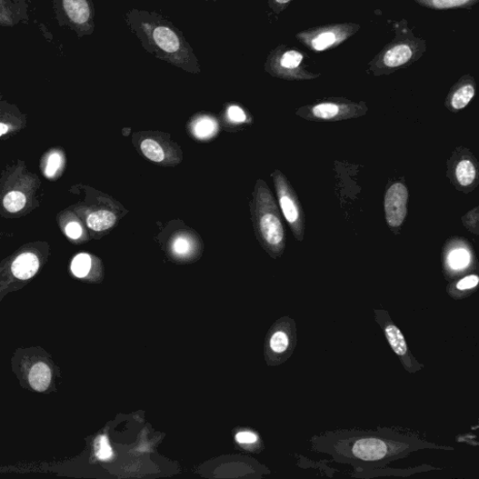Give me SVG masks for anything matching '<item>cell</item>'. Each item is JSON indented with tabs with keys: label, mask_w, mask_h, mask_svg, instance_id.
<instances>
[{
	"label": "cell",
	"mask_w": 479,
	"mask_h": 479,
	"mask_svg": "<svg viewBox=\"0 0 479 479\" xmlns=\"http://www.w3.org/2000/svg\"><path fill=\"white\" fill-rule=\"evenodd\" d=\"M191 133L199 140H209L218 133V123L210 115H200L191 124Z\"/></svg>",
	"instance_id": "cell-24"
},
{
	"label": "cell",
	"mask_w": 479,
	"mask_h": 479,
	"mask_svg": "<svg viewBox=\"0 0 479 479\" xmlns=\"http://www.w3.org/2000/svg\"><path fill=\"white\" fill-rule=\"evenodd\" d=\"M63 231L73 242L82 243L87 240V233L83 223L75 215H67L65 222H64Z\"/></svg>",
	"instance_id": "cell-27"
},
{
	"label": "cell",
	"mask_w": 479,
	"mask_h": 479,
	"mask_svg": "<svg viewBox=\"0 0 479 479\" xmlns=\"http://www.w3.org/2000/svg\"><path fill=\"white\" fill-rule=\"evenodd\" d=\"M420 6L434 11L464 9L472 10L479 0H414Z\"/></svg>",
	"instance_id": "cell-22"
},
{
	"label": "cell",
	"mask_w": 479,
	"mask_h": 479,
	"mask_svg": "<svg viewBox=\"0 0 479 479\" xmlns=\"http://www.w3.org/2000/svg\"><path fill=\"white\" fill-rule=\"evenodd\" d=\"M65 167V155L59 150H52L45 155L42 164L45 176L50 180L59 177Z\"/></svg>",
	"instance_id": "cell-25"
},
{
	"label": "cell",
	"mask_w": 479,
	"mask_h": 479,
	"mask_svg": "<svg viewBox=\"0 0 479 479\" xmlns=\"http://www.w3.org/2000/svg\"><path fill=\"white\" fill-rule=\"evenodd\" d=\"M311 443L316 452L328 454L335 462L355 468L385 466L423 449L454 450L423 441L417 435L398 434L388 428L375 432H330L313 437Z\"/></svg>",
	"instance_id": "cell-1"
},
{
	"label": "cell",
	"mask_w": 479,
	"mask_h": 479,
	"mask_svg": "<svg viewBox=\"0 0 479 479\" xmlns=\"http://www.w3.org/2000/svg\"><path fill=\"white\" fill-rule=\"evenodd\" d=\"M169 247L175 257L186 258L194 253L195 247H199V239L189 234H179L171 239Z\"/></svg>",
	"instance_id": "cell-23"
},
{
	"label": "cell",
	"mask_w": 479,
	"mask_h": 479,
	"mask_svg": "<svg viewBox=\"0 0 479 479\" xmlns=\"http://www.w3.org/2000/svg\"><path fill=\"white\" fill-rule=\"evenodd\" d=\"M296 344V328L287 331L278 330L274 333L270 339V348L274 354L282 355L292 354Z\"/></svg>",
	"instance_id": "cell-21"
},
{
	"label": "cell",
	"mask_w": 479,
	"mask_h": 479,
	"mask_svg": "<svg viewBox=\"0 0 479 479\" xmlns=\"http://www.w3.org/2000/svg\"><path fill=\"white\" fill-rule=\"evenodd\" d=\"M239 444H254L258 441V436L250 432H241L236 434Z\"/></svg>",
	"instance_id": "cell-33"
},
{
	"label": "cell",
	"mask_w": 479,
	"mask_h": 479,
	"mask_svg": "<svg viewBox=\"0 0 479 479\" xmlns=\"http://www.w3.org/2000/svg\"><path fill=\"white\" fill-rule=\"evenodd\" d=\"M272 178L282 215L295 239L302 243L305 235V215L296 191L279 170L272 174Z\"/></svg>",
	"instance_id": "cell-8"
},
{
	"label": "cell",
	"mask_w": 479,
	"mask_h": 479,
	"mask_svg": "<svg viewBox=\"0 0 479 479\" xmlns=\"http://www.w3.org/2000/svg\"><path fill=\"white\" fill-rule=\"evenodd\" d=\"M443 271L445 279L454 280L477 268L473 246L461 237L445 242L442 252Z\"/></svg>",
	"instance_id": "cell-11"
},
{
	"label": "cell",
	"mask_w": 479,
	"mask_h": 479,
	"mask_svg": "<svg viewBox=\"0 0 479 479\" xmlns=\"http://www.w3.org/2000/svg\"><path fill=\"white\" fill-rule=\"evenodd\" d=\"M462 222L464 226L472 235H479V207L475 206L470 210L467 214L462 216Z\"/></svg>",
	"instance_id": "cell-29"
},
{
	"label": "cell",
	"mask_w": 479,
	"mask_h": 479,
	"mask_svg": "<svg viewBox=\"0 0 479 479\" xmlns=\"http://www.w3.org/2000/svg\"><path fill=\"white\" fill-rule=\"evenodd\" d=\"M374 321L384 333L386 339L399 358L403 367L411 374H416L424 368L409 349L404 335L393 322L390 313L384 309H374Z\"/></svg>",
	"instance_id": "cell-13"
},
{
	"label": "cell",
	"mask_w": 479,
	"mask_h": 479,
	"mask_svg": "<svg viewBox=\"0 0 479 479\" xmlns=\"http://www.w3.org/2000/svg\"><path fill=\"white\" fill-rule=\"evenodd\" d=\"M446 176L460 193L469 195L479 185L477 158L468 148H456L446 162Z\"/></svg>",
	"instance_id": "cell-10"
},
{
	"label": "cell",
	"mask_w": 479,
	"mask_h": 479,
	"mask_svg": "<svg viewBox=\"0 0 479 479\" xmlns=\"http://www.w3.org/2000/svg\"><path fill=\"white\" fill-rule=\"evenodd\" d=\"M124 19L145 51L186 73L201 74L194 48L183 32L165 17L135 8L127 12Z\"/></svg>",
	"instance_id": "cell-2"
},
{
	"label": "cell",
	"mask_w": 479,
	"mask_h": 479,
	"mask_svg": "<svg viewBox=\"0 0 479 479\" xmlns=\"http://www.w3.org/2000/svg\"><path fill=\"white\" fill-rule=\"evenodd\" d=\"M361 29L357 23H334L314 26L296 35V39L314 53L334 49Z\"/></svg>",
	"instance_id": "cell-7"
},
{
	"label": "cell",
	"mask_w": 479,
	"mask_h": 479,
	"mask_svg": "<svg viewBox=\"0 0 479 479\" xmlns=\"http://www.w3.org/2000/svg\"><path fill=\"white\" fill-rule=\"evenodd\" d=\"M60 26H69L79 39L93 35L95 6L93 0H53Z\"/></svg>",
	"instance_id": "cell-9"
},
{
	"label": "cell",
	"mask_w": 479,
	"mask_h": 479,
	"mask_svg": "<svg viewBox=\"0 0 479 479\" xmlns=\"http://www.w3.org/2000/svg\"><path fill=\"white\" fill-rule=\"evenodd\" d=\"M93 265V257L87 253H80L75 255L72 262L71 269L73 274L78 278L86 277Z\"/></svg>",
	"instance_id": "cell-28"
},
{
	"label": "cell",
	"mask_w": 479,
	"mask_h": 479,
	"mask_svg": "<svg viewBox=\"0 0 479 479\" xmlns=\"http://www.w3.org/2000/svg\"><path fill=\"white\" fill-rule=\"evenodd\" d=\"M368 113L365 102L356 103L342 97L318 100L300 107L296 115L313 122H339L360 118Z\"/></svg>",
	"instance_id": "cell-6"
},
{
	"label": "cell",
	"mask_w": 479,
	"mask_h": 479,
	"mask_svg": "<svg viewBox=\"0 0 479 479\" xmlns=\"http://www.w3.org/2000/svg\"><path fill=\"white\" fill-rule=\"evenodd\" d=\"M250 203L253 227L258 242L273 259L285 249L286 236L281 212L265 181L255 183Z\"/></svg>",
	"instance_id": "cell-3"
},
{
	"label": "cell",
	"mask_w": 479,
	"mask_h": 479,
	"mask_svg": "<svg viewBox=\"0 0 479 479\" xmlns=\"http://www.w3.org/2000/svg\"><path fill=\"white\" fill-rule=\"evenodd\" d=\"M51 379V369L45 363L36 364L29 372V384L37 392H45L50 385Z\"/></svg>",
	"instance_id": "cell-26"
},
{
	"label": "cell",
	"mask_w": 479,
	"mask_h": 479,
	"mask_svg": "<svg viewBox=\"0 0 479 479\" xmlns=\"http://www.w3.org/2000/svg\"><path fill=\"white\" fill-rule=\"evenodd\" d=\"M476 82L471 75H463L451 88L444 100V107L457 114L464 110L476 94Z\"/></svg>",
	"instance_id": "cell-17"
},
{
	"label": "cell",
	"mask_w": 479,
	"mask_h": 479,
	"mask_svg": "<svg viewBox=\"0 0 479 479\" xmlns=\"http://www.w3.org/2000/svg\"><path fill=\"white\" fill-rule=\"evenodd\" d=\"M393 28L394 40L368 63V73L375 77L408 69L427 52L426 41L414 35L406 19L394 22Z\"/></svg>",
	"instance_id": "cell-4"
},
{
	"label": "cell",
	"mask_w": 479,
	"mask_h": 479,
	"mask_svg": "<svg viewBox=\"0 0 479 479\" xmlns=\"http://www.w3.org/2000/svg\"><path fill=\"white\" fill-rule=\"evenodd\" d=\"M25 120L16 106L0 100V138L22 129Z\"/></svg>",
	"instance_id": "cell-19"
},
{
	"label": "cell",
	"mask_w": 479,
	"mask_h": 479,
	"mask_svg": "<svg viewBox=\"0 0 479 479\" xmlns=\"http://www.w3.org/2000/svg\"><path fill=\"white\" fill-rule=\"evenodd\" d=\"M78 212L87 229L95 235L109 233L119 221L116 206L109 199L91 204L85 209L80 208Z\"/></svg>",
	"instance_id": "cell-16"
},
{
	"label": "cell",
	"mask_w": 479,
	"mask_h": 479,
	"mask_svg": "<svg viewBox=\"0 0 479 479\" xmlns=\"http://www.w3.org/2000/svg\"><path fill=\"white\" fill-rule=\"evenodd\" d=\"M24 176V175H23ZM17 177L16 184L14 177L4 178L5 182L0 188V213L18 215L30 210L34 195L38 186L31 188L30 184L39 180L35 175H29L25 184H21L22 178Z\"/></svg>",
	"instance_id": "cell-12"
},
{
	"label": "cell",
	"mask_w": 479,
	"mask_h": 479,
	"mask_svg": "<svg viewBox=\"0 0 479 479\" xmlns=\"http://www.w3.org/2000/svg\"><path fill=\"white\" fill-rule=\"evenodd\" d=\"M304 52L280 45L272 50L265 62L264 70L271 76L285 81H311L322 76L308 71Z\"/></svg>",
	"instance_id": "cell-5"
},
{
	"label": "cell",
	"mask_w": 479,
	"mask_h": 479,
	"mask_svg": "<svg viewBox=\"0 0 479 479\" xmlns=\"http://www.w3.org/2000/svg\"><path fill=\"white\" fill-rule=\"evenodd\" d=\"M95 456L99 460L106 461L112 458L113 451L107 436L101 435L95 442Z\"/></svg>",
	"instance_id": "cell-30"
},
{
	"label": "cell",
	"mask_w": 479,
	"mask_h": 479,
	"mask_svg": "<svg viewBox=\"0 0 479 479\" xmlns=\"http://www.w3.org/2000/svg\"><path fill=\"white\" fill-rule=\"evenodd\" d=\"M479 276L477 274H469L456 278L448 286L446 293L454 300L469 297L477 290Z\"/></svg>",
	"instance_id": "cell-20"
},
{
	"label": "cell",
	"mask_w": 479,
	"mask_h": 479,
	"mask_svg": "<svg viewBox=\"0 0 479 479\" xmlns=\"http://www.w3.org/2000/svg\"><path fill=\"white\" fill-rule=\"evenodd\" d=\"M29 0H0V26L28 22Z\"/></svg>",
	"instance_id": "cell-18"
},
{
	"label": "cell",
	"mask_w": 479,
	"mask_h": 479,
	"mask_svg": "<svg viewBox=\"0 0 479 479\" xmlns=\"http://www.w3.org/2000/svg\"><path fill=\"white\" fill-rule=\"evenodd\" d=\"M293 3V0H268V5L276 15L286 10Z\"/></svg>",
	"instance_id": "cell-32"
},
{
	"label": "cell",
	"mask_w": 479,
	"mask_h": 479,
	"mask_svg": "<svg viewBox=\"0 0 479 479\" xmlns=\"http://www.w3.org/2000/svg\"><path fill=\"white\" fill-rule=\"evenodd\" d=\"M227 117L231 122L236 124H242L248 120L245 111L238 105H230L227 108Z\"/></svg>",
	"instance_id": "cell-31"
},
{
	"label": "cell",
	"mask_w": 479,
	"mask_h": 479,
	"mask_svg": "<svg viewBox=\"0 0 479 479\" xmlns=\"http://www.w3.org/2000/svg\"><path fill=\"white\" fill-rule=\"evenodd\" d=\"M138 147L148 161L163 166H175L182 162V151L177 145L161 134H141Z\"/></svg>",
	"instance_id": "cell-14"
},
{
	"label": "cell",
	"mask_w": 479,
	"mask_h": 479,
	"mask_svg": "<svg viewBox=\"0 0 479 479\" xmlns=\"http://www.w3.org/2000/svg\"><path fill=\"white\" fill-rule=\"evenodd\" d=\"M409 191L403 180L389 183L384 196V213L387 225L395 235H400L407 215Z\"/></svg>",
	"instance_id": "cell-15"
}]
</instances>
